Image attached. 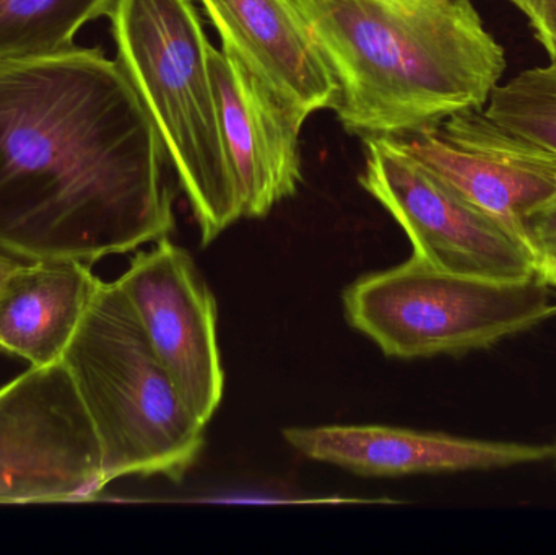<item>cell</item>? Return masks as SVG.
Wrapping results in <instances>:
<instances>
[{"instance_id": "9", "label": "cell", "mask_w": 556, "mask_h": 555, "mask_svg": "<svg viewBox=\"0 0 556 555\" xmlns=\"http://www.w3.org/2000/svg\"><path fill=\"white\" fill-rule=\"evenodd\" d=\"M182 400L204 426L225 390L217 303L188 251L168 238L130 260L116 280Z\"/></svg>"}, {"instance_id": "5", "label": "cell", "mask_w": 556, "mask_h": 555, "mask_svg": "<svg viewBox=\"0 0 556 555\" xmlns=\"http://www.w3.org/2000/svg\"><path fill=\"white\" fill-rule=\"evenodd\" d=\"M554 292L539 274L490 279L451 273L412 256L355 280L343 292V305L350 325L389 357H459L554 318Z\"/></svg>"}, {"instance_id": "17", "label": "cell", "mask_w": 556, "mask_h": 555, "mask_svg": "<svg viewBox=\"0 0 556 555\" xmlns=\"http://www.w3.org/2000/svg\"><path fill=\"white\" fill-rule=\"evenodd\" d=\"M534 9L535 20L531 26L552 61H556V0H534Z\"/></svg>"}, {"instance_id": "12", "label": "cell", "mask_w": 556, "mask_h": 555, "mask_svg": "<svg viewBox=\"0 0 556 555\" xmlns=\"http://www.w3.org/2000/svg\"><path fill=\"white\" fill-rule=\"evenodd\" d=\"M222 38L285 106L309 116L332 108L337 85L293 0H201Z\"/></svg>"}, {"instance_id": "14", "label": "cell", "mask_w": 556, "mask_h": 555, "mask_svg": "<svg viewBox=\"0 0 556 555\" xmlns=\"http://www.w3.org/2000/svg\"><path fill=\"white\" fill-rule=\"evenodd\" d=\"M114 0H0V59L74 46L81 26L108 16Z\"/></svg>"}, {"instance_id": "10", "label": "cell", "mask_w": 556, "mask_h": 555, "mask_svg": "<svg viewBox=\"0 0 556 555\" xmlns=\"http://www.w3.org/2000/svg\"><path fill=\"white\" fill-rule=\"evenodd\" d=\"M208 62L241 215L266 217L300 185V130L307 117L285 106L230 51L211 45Z\"/></svg>"}, {"instance_id": "20", "label": "cell", "mask_w": 556, "mask_h": 555, "mask_svg": "<svg viewBox=\"0 0 556 555\" xmlns=\"http://www.w3.org/2000/svg\"><path fill=\"white\" fill-rule=\"evenodd\" d=\"M552 462H554L556 466V443H554V458H552Z\"/></svg>"}, {"instance_id": "3", "label": "cell", "mask_w": 556, "mask_h": 555, "mask_svg": "<svg viewBox=\"0 0 556 555\" xmlns=\"http://www.w3.org/2000/svg\"><path fill=\"white\" fill-rule=\"evenodd\" d=\"M62 362L93 424L106 485L126 476L185 478L204 449L205 426L116 280L98 283Z\"/></svg>"}, {"instance_id": "16", "label": "cell", "mask_w": 556, "mask_h": 555, "mask_svg": "<svg viewBox=\"0 0 556 555\" xmlns=\"http://www.w3.org/2000/svg\"><path fill=\"white\" fill-rule=\"evenodd\" d=\"M526 241L534 254L538 274L551 286L556 282V204L526 222Z\"/></svg>"}, {"instance_id": "4", "label": "cell", "mask_w": 556, "mask_h": 555, "mask_svg": "<svg viewBox=\"0 0 556 555\" xmlns=\"http://www.w3.org/2000/svg\"><path fill=\"white\" fill-rule=\"evenodd\" d=\"M108 16L117 61L159 130L202 243H212L243 215L201 15L192 0H114Z\"/></svg>"}, {"instance_id": "13", "label": "cell", "mask_w": 556, "mask_h": 555, "mask_svg": "<svg viewBox=\"0 0 556 555\" xmlns=\"http://www.w3.org/2000/svg\"><path fill=\"white\" fill-rule=\"evenodd\" d=\"M100 282L80 261H23L0 287V351L31 367L61 362Z\"/></svg>"}, {"instance_id": "6", "label": "cell", "mask_w": 556, "mask_h": 555, "mask_svg": "<svg viewBox=\"0 0 556 555\" xmlns=\"http://www.w3.org/2000/svg\"><path fill=\"white\" fill-rule=\"evenodd\" d=\"M106 488L90 416L64 362L0 387V504H58Z\"/></svg>"}, {"instance_id": "2", "label": "cell", "mask_w": 556, "mask_h": 555, "mask_svg": "<svg viewBox=\"0 0 556 555\" xmlns=\"http://www.w3.org/2000/svg\"><path fill=\"white\" fill-rule=\"evenodd\" d=\"M353 136L389 137L483 108L506 68L472 0H293Z\"/></svg>"}, {"instance_id": "15", "label": "cell", "mask_w": 556, "mask_h": 555, "mask_svg": "<svg viewBox=\"0 0 556 555\" xmlns=\"http://www.w3.org/2000/svg\"><path fill=\"white\" fill-rule=\"evenodd\" d=\"M485 111L503 126L556 153V61L496 85Z\"/></svg>"}, {"instance_id": "8", "label": "cell", "mask_w": 556, "mask_h": 555, "mask_svg": "<svg viewBox=\"0 0 556 555\" xmlns=\"http://www.w3.org/2000/svg\"><path fill=\"white\" fill-rule=\"evenodd\" d=\"M386 139L525 240L526 222L556 204V153L503 126L485 108Z\"/></svg>"}, {"instance_id": "7", "label": "cell", "mask_w": 556, "mask_h": 555, "mask_svg": "<svg viewBox=\"0 0 556 555\" xmlns=\"http://www.w3.org/2000/svg\"><path fill=\"white\" fill-rule=\"evenodd\" d=\"M359 185L394 217L410 240L412 256L451 273L490 279L538 276L528 241L395 149L366 137Z\"/></svg>"}, {"instance_id": "1", "label": "cell", "mask_w": 556, "mask_h": 555, "mask_svg": "<svg viewBox=\"0 0 556 555\" xmlns=\"http://www.w3.org/2000/svg\"><path fill=\"white\" fill-rule=\"evenodd\" d=\"M168 156L100 48L0 59V251L93 264L175 227Z\"/></svg>"}, {"instance_id": "19", "label": "cell", "mask_w": 556, "mask_h": 555, "mask_svg": "<svg viewBox=\"0 0 556 555\" xmlns=\"http://www.w3.org/2000/svg\"><path fill=\"white\" fill-rule=\"evenodd\" d=\"M513 5L518 7L526 16H528L529 22L534 23L535 20V9H534V0H508Z\"/></svg>"}, {"instance_id": "18", "label": "cell", "mask_w": 556, "mask_h": 555, "mask_svg": "<svg viewBox=\"0 0 556 555\" xmlns=\"http://www.w3.org/2000/svg\"><path fill=\"white\" fill-rule=\"evenodd\" d=\"M26 260H20V257L10 256V254L2 253L0 251V287L5 282L7 277L20 266Z\"/></svg>"}, {"instance_id": "21", "label": "cell", "mask_w": 556, "mask_h": 555, "mask_svg": "<svg viewBox=\"0 0 556 555\" xmlns=\"http://www.w3.org/2000/svg\"><path fill=\"white\" fill-rule=\"evenodd\" d=\"M552 287H554V289L556 290V282H555V283H554V286H552Z\"/></svg>"}, {"instance_id": "11", "label": "cell", "mask_w": 556, "mask_h": 555, "mask_svg": "<svg viewBox=\"0 0 556 555\" xmlns=\"http://www.w3.org/2000/svg\"><path fill=\"white\" fill-rule=\"evenodd\" d=\"M285 440L316 462L366 478L493 471L552 462L554 445L467 439L386 426L293 427Z\"/></svg>"}]
</instances>
